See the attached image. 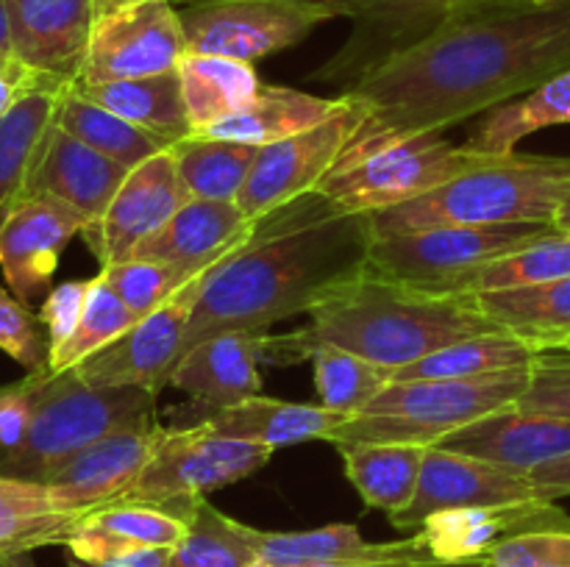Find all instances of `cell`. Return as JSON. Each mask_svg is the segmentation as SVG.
Listing matches in <instances>:
<instances>
[{
    "label": "cell",
    "mask_w": 570,
    "mask_h": 567,
    "mask_svg": "<svg viewBox=\"0 0 570 567\" xmlns=\"http://www.w3.org/2000/svg\"><path fill=\"white\" fill-rule=\"evenodd\" d=\"M566 70L570 0H490L393 53L340 92L356 115L340 161L443 133Z\"/></svg>",
    "instance_id": "obj_1"
},
{
    "label": "cell",
    "mask_w": 570,
    "mask_h": 567,
    "mask_svg": "<svg viewBox=\"0 0 570 567\" xmlns=\"http://www.w3.org/2000/svg\"><path fill=\"white\" fill-rule=\"evenodd\" d=\"M376 239L371 215L304 195L256 222L254 237L206 270L181 354L228 331H262L312 315L328 295L365 276Z\"/></svg>",
    "instance_id": "obj_2"
},
{
    "label": "cell",
    "mask_w": 570,
    "mask_h": 567,
    "mask_svg": "<svg viewBox=\"0 0 570 567\" xmlns=\"http://www.w3.org/2000/svg\"><path fill=\"white\" fill-rule=\"evenodd\" d=\"M501 331L473 292H434L410 284L362 276L328 295L309 322L289 334H265L262 361L298 365L323 345L401 370L434 350L479 334Z\"/></svg>",
    "instance_id": "obj_3"
},
{
    "label": "cell",
    "mask_w": 570,
    "mask_h": 567,
    "mask_svg": "<svg viewBox=\"0 0 570 567\" xmlns=\"http://www.w3.org/2000/svg\"><path fill=\"white\" fill-rule=\"evenodd\" d=\"M570 192V156H490L415 200L373 211L376 237L449 226L551 222Z\"/></svg>",
    "instance_id": "obj_4"
},
{
    "label": "cell",
    "mask_w": 570,
    "mask_h": 567,
    "mask_svg": "<svg viewBox=\"0 0 570 567\" xmlns=\"http://www.w3.org/2000/svg\"><path fill=\"white\" fill-rule=\"evenodd\" d=\"M529 378L532 367L482 378L390 381L367 409L348 417L328 442H410L434 448L449 434L515 406L527 395Z\"/></svg>",
    "instance_id": "obj_5"
},
{
    "label": "cell",
    "mask_w": 570,
    "mask_h": 567,
    "mask_svg": "<svg viewBox=\"0 0 570 567\" xmlns=\"http://www.w3.org/2000/svg\"><path fill=\"white\" fill-rule=\"evenodd\" d=\"M142 415H156L154 389L92 387L76 370L50 372L31 428L20 448L0 461V472L45 481L78 450Z\"/></svg>",
    "instance_id": "obj_6"
},
{
    "label": "cell",
    "mask_w": 570,
    "mask_h": 567,
    "mask_svg": "<svg viewBox=\"0 0 570 567\" xmlns=\"http://www.w3.org/2000/svg\"><path fill=\"white\" fill-rule=\"evenodd\" d=\"M551 222L510 226H449L429 231L376 237L367 256V276L410 284L434 292H468V284L493 261L551 237Z\"/></svg>",
    "instance_id": "obj_7"
},
{
    "label": "cell",
    "mask_w": 570,
    "mask_h": 567,
    "mask_svg": "<svg viewBox=\"0 0 570 567\" xmlns=\"http://www.w3.org/2000/svg\"><path fill=\"white\" fill-rule=\"evenodd\" d=\"M273 454L267 445L217 437L195 426L161 428L142 476L117 504L159 506L187 520L195 500L254 476Z\"/></svg>",
    "instance_id": "obj_8"
},
{
    "label": "cell",
    "mask_w": 570,
    "mask_h": 567,
    "mask_svg": "<svg viewBox=\"0 0 570 567\" xmlns=\"http://www.w3.org/2000/svg\"><path fill=\"white\" fill-rule=\"evenodd\" d=\"M484 159L490 156L473 153L465 142L454 145L443 139V133H429L340 161L317 192L340 211L373 215L429 195Z\"/></svg>",
    "instance_id": "obj_9"
},
{
    "label": "cell",
    "mask_w": 570,
    "mask_h": 567,
    "mask_svg": "<svg viewBox=\"0 0 570 567\" xmlns=\"http://www.w3.org/2000/svg\"><path fill=\"white\" fill-rule=\"evenodd\" d=\"M189 53L250 61L295 48L323 22L348 11L306 0H206L178 6Z\"/></svg>",
    "instance_id": "obj_10"
},
{
    "label": "cell",
    "mask_w": 570,
    "mask_h": 567,
    "mask_svg": "<svg viewBox=\"0 0 570 567\" xmlns=\"http://www.w3.org/2000/svg\"><path fill=\"white\" fill-rule=\"evenodd\" d=\"M187 33L173 0L131 6L95 20L76 83H111L176 70L187 56Z\"/></svg>",
    "instance_id": "obj_11"
},
{
    "label": "cell",
    "mask_w": 570,
    "mask_h": 567,
    "mask_svg": "<svg viewBox=\"0 0 570 567\" xmlns=\"http://www.w3.org/2000/svg\"><path fill=\"white\" fill-rule=\"evenodd\" d=\"M354 126L356 115L345 100V109L321 126L256 150L248 181L237 195L243 215L250 222H259L282 206L317 192L323 178L343 159Z\"/></svg>",
    "instance_id": "obj_12"
},
{
    "label": "cell",
    "mask_w": 570,
    "mask_h": 567,
    "mask_svg": "<svg viewBox=\"0 0 570 567\" xmlns=\"http://www.w3.org/2000/svg\"><path fill=\"white\" fill-rule=\"evenodd\" d=\"M204 276L193 278L167 304L134 322L120 339L72 367L78 378L92 387H145L159 395L181 356Z\"/></svg>",
    "instance_id": "obj_13"
},
{
    "label": "cell",
    "mask_w": 570,
    "mask_h": 567,
    "mask_svg": "<svg viewBox=\"0 0 570 567\" xmlns=\"http://www.w3.org/2000/svg\"><path fill=\"white\" fill-rule=\"evenodd\" d=\"M484 3L490 0H360L351 17L354 31L315 78L351 87L384 59Z\"/></svg>",
    "instance_id": "obj_14"
},
{
    "label": "cell",
    "mask_w": 570,
    "mask_h": 567,
    "mask_svg": "<svg viewBox=\"0 0 570 567\" xmlns=\"http://www.w3.org/2000/svg\"><path fill=\"white\" fill-rule=\"evenodd\" d=\"M156 415H142L104 434L50 472L42 484L53 489L59 504L76 515H92L95 509L117 504L134 487L148 465L154 445L161 434Z\"/></svg>",
    "instance_id": "obj_15"
},
{
    "label": "cell",
    "mask_w": 570,
    "mask_h": 567,
    "mask_svg": "<svg viewBox=\"0 0 570 567\" xmlns=\"http://www.w3.org/2000/svg\"><path fill=\"white\" fill-rule=\"evenodd\" d=\"M187 200L193 198L184 189L173 150L167 148L128 170L100 222L83 228V239L98 256L100 267L117 265L128 259L137 245L154 237Z\"/></svg>",
    "instance_id": "obj_16"
},
{
    "label": "cell",
    "mask_w": 570,
    "mask_h": 567,
    "mask_svg": "<svg viewBox=\"0 0 570 567\" xmlns=\"http://www.w3.org/2000/svg\"><path fill=\"white\" fill-rule=\"evenodd\" d=\"M87 220L70 206L50 198L26 195L0 220V272L11 295L31 304L48 292L59 259L83 233Z\"/></svg>",
    "instance_id": "obj_17"
},
{
    "label": "cell",
    "mask_w": 570,
    "mask_h": 567,
    "mask_svg": "<svg viewBox=\"0 0 570 567\" xmlns=\"http://www.w3.org/2000/svg\"><path fill=\"white\" fill-rule=\"evenodd\" d=\"M540 498L532 478L518 476L499 465L445 448H429L423 459L421 481L412 504L401 515L390 517L395 528H421L426 517L445 509L471 506H515Z\"/></svg>",
    "instance_id": "obj_18"
},
{
    "label": "cell",
    "mask_w": 570,
    "mask_h": 567,
    "mask_svg": "<svg viewBox=\"0 0 570 567\" xmlns=\"http://www.w3.org/2000/svg\"><path fill=\"white\" fill-rule=\"evenodd\" d=\"M128 170L53 122L28 176L26 195L59 200L87 220L100 222ZM22 195V198H26Z\"/></svg>",
    "instance_id": "obj_19"
},
{
    "label": "cell",
    "mask_w": 570,
    "mask_h": 567,
    "mask_svg": "<svg viewBox=\"0 0 570 567\" xmlns=\"http://www.w3.org/2000/svg\"><path fill=\"white\" fill-rule=\"evenodd\" d=\"M11 50L20 64L76 81L95 28L92 0H6Z\"/></svg>",
    "instance_id": "obj_20"
},
{
    "label": "cell",
    "mask_w": 570,
    "mask_h": 567,
    "mask_svg": "<svg viewBox=\"0 0 570 567\" xmlns=\"http://www.w3.org/2000/svg\"><path fill=\"white\" fill-rule=\"evenodd\" d=\"M256 556L276 567H315V565H432L421 534L395 543H367L351 523L309 528V531H262L245 526Z\"/></svg>",
    "instance_id": "obj_21"
},
{
    "label": "cell",
    "mask_w": 570,
    "mask_h": 567,
    "mask_svg": "<svg viewBox=\"0 0 570 567\" xmlns=\"http://www.w3.org/2000/svg\"><path fill=\"white\" fill-rule=\"evenodd\" d=\"M438 448L476 456L518 476H529L549 461L570 456V420L507 406L449 434Z\"/></svg>",
    "instance_id": "obj_22"
},
{
    "label": "cell",
    "mask_w": 570,
    "mask_h": 567,
    "mask_svg": "<svg viewBox=\"0 0 570 567\" xmlns=\"http://www.w3.org/2000/svg\"><path fill=\"white\" fill-rule=\"evenodd\" d=\"M237 200H187L154 237L137 245L128 259H154L187 272H206L254 237ZM126 261V259H122Z\"/></svg>",
    "instance_id": "obj_23"
},
{
    "label": "cell",
    "mask_w": 570,
    "mask_h": 567,
    "mask_svg": "<svg viewBox=\"0 0 570 567\" xmlns=\"http://www.w3.org/2000/svg\"><path fill=\"white\" fill-rule=\"evenodd\" d=\"M534 528H570V517L554 500H532L515 506H471L445 509L426 517L417 534L438 561L484 559L501 539Z\"/></svg>",
    "instance_id": "obj_24"
},
{
    "label": "cell",
    "mask_w": 570,
    "mask_h": 567,
    "mask_svg": "<svg viewBox=\"0 0 570 567\" xmlns=\"http://www.w3.org/2000/svg\"><path fill=\"white\" fill-rule=\"evenodd\" d=\"M265 334L228 331L204 339L178 356L167 384L189 395L200 411L226 409L262 395L259 361Z\"/></svg>",
    "instance_id": "obj_25"
},
{
    "label": "cell",
    "mask_w": 570,
    "mask_h": 567,
    "mask_svg": "<svg viewBox=\"0 0 570 567\" xmlns=\"http://www.w3.org/2000/svg\"><path fill=\"white\" fill-rule=\"evenodd\" d=\"M348 420L321 404H287V400L254 395L226 409L200 411L198 420L189 426L217 437L243 439V442L267 445V448H287V445L326 439Z\"/></svg>",
    "instance_id": "obj_26"
},
{
    "label": "cell",
    "mask_w": 570,
    "mask_h": 567,
    "mask_svg": "<svg viewBox=\"0 0 570 567\" xmlns=\"http://www.w3.org/2000/svg\"><path fill=\"white\" fill-rule=\"evenodd\" d=\"M343 109V94H337V98H317V94L301 92V89L267 87V83H262L254 103L245 106L237 115L226 117V120L215 122V126L200 133L204 137L234 139V142L265 148V145L295 137V133L306 131V128L321 126L323 120L340 115Z\"/></svg>",
    "instance_id": "obj_27"
},
{
    "label": "cell",
    "mask_w": 570,
    "mask_h": 567,
    "mask_svg": "<svg viewBox=\"0 0 570 567\" xmlns=\"http://www.w3.org/2000/svg\"><path fill=\"white\" fill-rule=\"evenodd\" d=\"M81 520L83 515L65 509L48 484L0 472V559L67 545Z\"/></svg>",
    "instance_id": "obj_28"
},
{
    "label": "cell",
    "mask_w": 570,
    "mask_h": 567,
    "mask_svg": "<svg viewBox=\"0 0 570 567\" xmlns=\"http://www.w3.org/2000/svg\"><path fill=\"white\" fill-rule=\"evenodd\" d=\"M72 89L83 94L92 103L115 111L122 120L156 133L165 142H178V139L193 133L187 106H184L181 78L176 70L159 72L148 78H131V81H111V83H76Z\"/></svg>",
    "instance_id": "obj_29"
},
{
    "label": "cell",
    "mask_w": 570,
    "mask_h": 567,
    "mask_svg": "<svg viewBox=\"0 0 570 567\" xmlns=\"http://www.w3.org/2000/svg\"><path fill=\"white\" fill-rule=\"evenodd\" d=\"M334 448L343 456L345 476L367 509L395 517L412 504L429 448L410 442H351Z\"/></svg>",
    "instance_id": "obj_30"
},
{
    "label": "cell",
    "mask_w": 570,
    "mask_h": 567,
    "mask_svg": "<svg viewBox=\"0 0 570 567\" xmlns=\"http://www.w3.org/2000/svg\"><path fill=\"white\" fill-rule=\"evenodd\" d=\"M476 304L501 331L527 339L538 350L570 339V278L529 287L484 289Z\"/></svg>",
    "instance_id": "obj_31"
},
{
    "label": "cell",
    "mask_w": 570,
    "mask_h": 567,
    "mask_svg": "<svg viewBox=\"0 0 570 567\" xmlns=\"http://www.w3.org/2000/svg\"><path fill=\"white\" fill-rule=\"evenodd\" d=\"M184 106H187L193 133L206 131L215 122L237 115L254 103L262 81L250 61L226 59V56L187 53L178 61Z\"/></svg>",
    "instance_id": "obj_32"
},
{
    "label": "cell",
    "mask_w": 570,
    "mask_h": 567,
    "mask_svg": "<svg viewBox=\"0 0 570 567\" xmlns=\"http://www.w3.org/2000/svg\"><path fill=\"white\" fill-rule=\"evenodd\" d=\"M72 81H53L37 89L0 120V220L26 195L28 176L45 137L53 128L56 111Z\"/></svg>",
    "instance_id": "obj_33"
},
{
    "label": "cell",
    "mask_w": 570,
    "mask_h": 567,
    "mask_svg": "<svg viewBox=\"0 0 570 567\" xmlns=\"http://www.w3.org/2000/svg\"><path fill=\"white\" fill-rule=\"evenodd\" d=\"M570 122V70L549 78L532 92L482 115L471 137L465 139L473 153L510 156L532 133Z\"/></svg>",
    "instance_id": "obj_34"
},
{
    "label": "cell",
    "mask_w": 570,
    "mask_h": 567,
    "mask_svg": "<svg viewBox=\"0 0 570 567\" xmlns=\"http://www.w3.org/2000/svg\"><path fill=\"white\" fill-rule=\"evenodd\" d=\"M540 350L527 339L512 337L507 331L479 334L460 339L412 365L393 372V381H421V378H482L507 370H527L532 367Z\"/></svg>",
    "instance_id": "obj_35"
},
{
    "label": "cell",
    "mask_w": 570,
    "mask_h": 567,
    "mask_svg": "<svg viewBox=\"0 0 570 567\" xmlns=\"http://www.w3.org/2000/svg\"><path fill=\"white\" fill-rule=\"evenodd\" d=\"M56 126L65 128L67 133H72L81 142H87L98 153L109 156L111 161L122 165L126 170H134L142 161H148L150 156L170 148V142H165L156 133L134 126V122L115 115V111L104 109V106L78 94L72 83L65 92V98H61L59 111H56Z\"/></svg>",
    "instance_id": "obj_36"
},
{
    "label": "cell",
    "mask_w": 570,
    "mask_h": 567,
    "mask_svg": "<svg viewBox=\"0 0 570 567\" xmlns=\"http://www.w3.org/2000/svg\"><path fill=\"white\" fill-rule=\"evenodd\" d=\"M170 150L189 198L237 200L259 148L234 142V139L189 133V137L173 142Z\"/></svg>",
    "instance_id": "obj_37"
},
{
    "label": "cell",
    "mask_w": 570,
    "mask_h": 567,
    "mask_svg": "<svg viewBox=\"0 0 570 567\" xmlns=\"http://www.w3.org/2000/svg\"><path fill=\"white\" fill-rule=\"evenodd\" d=\"M312 367L317 404L345 417L365 411L367 404L393 381V370L332 345H323L312 354Z\"/></svg>",
    "instance_id": "obj_38"
},
{
    "label": "cell",
    "mask_w": 570,
    "mask_h": 567,
    "mask_svg": "<svg viewBox=\"0 0 570 567\" xmlns=\"http://www.w3.org/2000/svg\"><path fill=\"white\" fill-rule=\"evenodd\" d=\"M187 526V537L173 548L167 567H245L256 559L243 523L223 515L206 498L195 500Z\"/></svg>",
    "instance_id": "obj_39"
},
{
    "label": "cell",
    "mask_w": 570,
    "mask_h": 567,
    "mask_svg": "<svg viewBox=\"0 0 570 567\" xmlns=\"http://www.w3.org/2000/svg\"><path fill=\"white\" fill-rule=\"evenodd\" d=\"M137 320L139 317L122 304L120 295H117L104 278L95 276L92 287H89V295H87V304H83L81 320H78L76 331H72V337L67 339L65 348H59L53 356H50L48 370L50 372L72 370V367H78L81 361H87L89 356L104 350L106 345L120 339Z\"/></svg>",
    "instance_id": "obj_40"
},
{
    "label": "cell",
    "mask_w": 570,
    "mask_h": 567,
    "mask_svg": "<svg viewBox=\"0 0 570 567\" xmlns=\"http://www.w3.org/2000/svg\"><path fill=\"white\" fill-rule=\"evenodd\" d=\"M566 278H570V233L554 231L551 237L538 239V242L484 267L468 284V292L529 287V284L566 281Z\"/></svg>",
    "instance_id": "obj_41"
},
{
    "label": "cell",
    "mask_w": 570,
    "mask_h": 567,
    "mask_svg": "<svg viewBox=\"0 0 570 567\" xmlns=\"http://www.w3.org/2000/svg\"><path fill=\"white\" fill-rule=\"evenodd\" d=\"M117 295L122 304L142 320L145 315L159 309L161 304L173 298L181 287H187L193 278L204 276V272H187L176 265L154 259H126L117 265L100 267L98 272Z\"/></svg>",
    "instance_id": "obj_42"
},
{
    "label": "cell",
    "mask_w": 570,
    "mask_h": 567,
    "mask_svg": "<svg viewBox=\"0 0 570 567\" xmlns=\"http://www.w3.org/2000/svg\"><path fill=\"white\" fill-rule=\"evenodd\" d=\"M81 523L89 528H98V531L128 539V543L150 545V548H178L189 531L184 517L145 504L104 506V509H95L92 515L83 517Z\"/></svg>",
    "instance_id": "obj_43"
},
{
    "label": "cell",
    "mask_w": 570,
    "mask_h": 567,
    "mask_svg": "<svg viewBox=\"0 0 570 567\" xmlns=\"http://www.w3.org/2000/svg\"><path fill=\"white\" fill-rule=\"evenodd\" d=\"M0 350L28 372L48 370V331L39 315L28 309L11 289L0 287Z\"/></svg>",
    "instance_id": "obj_44"
},
{
    "label": "cell",
    "mask_w": 570,
    "mask_h": 567,
    "mask_svg": "<svg viewBox=\"0 0 570 567\" xmlns=\"http://www.w3.org/2000/svg\"><path fill=\"white\" fill-rule=\"evenodd\" d=\"M515 406L570 420V348H543L534 356L529 389Z\"/></svg>",
    "instance_id": "obj_45"
},
{
    "label": "cell",
    "mask_w": 570,
    "mask_h": 567,
    "mask_svg": "<svg viewBox=\"0 0 570 567\" xmlns=\"http://www.w3.org/2000/svg\"><path fill=\"white\" fill-rule=\"evenodd\" d=\"M484 567H570V528H534L501 539Z\"/></svg>",
    "instance_id": "obj_46"
},
{
    "label": "cell",
    "mask_w": 570,
    "mask_h": 567,
    "mask_svg": "<svg viewBox=\"0 0 570 567\" xmlns=\"http://www.w3.org/2000/svg\"><path fill=\"white\" fill-rule=\"evenodd\" d=\"M48 376L50 370H37L28 372L22 381L0 387V461L14 454L26 439Z\"/></svg>",
    "instance_id": "obj_47"
},
{
    "label": "cell",
    "mask_w": 570,
    "mask_h": 567,
    "mask_svg": "<svg viewBox=\"0 0 570 567\" xmlns=\"http://www.w3.org/2000/svg\"><path fill=\"white\" fill-rule=\"evenodd\" d=\"M89 287H92V278H89V281H65L45 295L42 309H39V320H42L45 331H48V359L56 350L65 348V342L72 337V331H76L78 320H81L83 304H87Z\"/></svg>",
    "instance_id": "obj_48"
},
{
    "label": "cell",
    "mask_w": 570,
    "mask_h": 567,
    "mask_svg": "<svg viewBox=\"0 0 570 567\" xmlns=\"http://www.w3.org/2000/svg\"><path fill=\"white\" fill-rule=\"evenodd\" d=\"M53 81H61V78L31 70V67L20 64L17 59L0 61V120H3L20 100H26L28 94L48 87V83Z\"/></svg>",
    "instance_id": "obj_49"
},
{
    "label": "cell",
    "mask_w": 570,
    "mask_h": 567,
    "mask_svg": "<svg viewBox=\"0 0 570 567\" xmlns=\"http://www.w3.org/2000/svg\"><path fill=\"white\" fill-rule=\"evenodd\" d=\"M529 478H532L540 498L546 500L566 498V495H570V456H562V459L538 467V470L529 472Z\"/></svg>",
    "instance_id": "obj_50"
},
{
    "label": "cell",
    "mask_w": 570,
    "mask_h": 567,
    "mask_svg": "<svg viewBox=\"0 0 570 567\" xmlns=\"http://www.w3.org/2000/svg\"><path fill=\"white\" fill-rule=\"evenodd\" d=\"M14 59V50H11V28H9V9H6V0H0V61Z\"/></svg>",
    "instance_id": "obj_51"
},
{
    "label": "cell",
    "mask_w": 570,
    "mask_h": 567,
    "mask_svg": "<svg viewBox=\"0 0 570 567\" xmlns=\"http://www.w3.org/2000/svg\"><path fill=\"white\" fill-rule=\"evenodd\" d=\"M95 3V17H109L115 11L131 9V6H142V3H154V0H92Z\"/></svg>",
    "instance_id": "obj_52"
},
{
    "label": "cell",
    "mask_w": 570,
    "mask_h": 567,
    "mask_svg": "<svg viewBox=\"0 0 570 567\" xmlns=\"http://www.w3.org/2000/svg\"><path fill=\"white\" fill-rule=\"evenodd\" d=\"M176 6H193V3H206V0H173ZM306 3H328V6H340V9L348 11V17H354L356 3L360 0H306Z\"/></svg>",
    "instance_id": "obj_53"
},
{
    "label": "cell",
    "mask_w": 570,
    "mask_h": 567,
    "mask_svg": "<svg viewBox=\"0 0 570 567\" xmlns=\"http://www.w3.org/2000/svg\"><path fill=\"white\" fill-rule=\"evenodd\" d=\"M554 228H557V231H566V233H570V192L566 195V200H562L560 211H557V217H554Z\"/></svg>",
    "instance_id": "obj_54"
},
{
    "label": "cell",
    "mask_w": 570,
    "mask_h": 567,
    "mask_svg": "<svg viewBox=\"0 0 570 567\" xmlns=\"http://www.w3.org/2000/svg\"><path fill=\"white\" fill-rule=\"evenodd\" d=\"M0 567H37V565H33L31 554H14V556H3V559H0Z\"/></svg>",
    "instance_id": "obj_55"
},
{
    "label": "cell",
    "mask_w": 570,
    "mask_h": 567,
    "mask_svg": "<svg viewBox=\"0 0 570 567\" xmlns=\"http://www.w3.org/2000/svg\"><path fill=\"white\" fill-rule=\"evenodd\" d=\"M417 567H484L482 559L476 561H432V565H417Z\"/></svg>",
    "instance_id": "obj_56"
},
{
    "label": "cell",
    "mask_w": 570,
    "mask_h": 567,
    "mask_svg": "<svg viewBox=\"0 0 570 567\" xmlns=\"http://www.w3.org/2000/svg\"><path fill=\"white\" fill-rule=\"evenodd\" d=\"M67 567H126V565H117V561H81L70 556V565Z\"/></svg>",
    "instance_id": "obj_57"
},
{
    "label": "cell",
    "mask_w": 570,
    "mask_h": 567,
    "mask_svg": "<svg viewBox=\"0 0 570 567\" xmlns=\"http://www.w3.org/2000/svg\"><path fill=\"white\" fill-rule=\"evenodd\" d=\"M315 567H417V565H315Z\"/></svg>",
    "instance_id": "obj_58"
},
{
    "label": "cell",
    "mask_w": 570,
    "mask_h": 567,
    "mask_svg": "<svg viewBox=\"0 0 570 567\" xmlns=\"http://www.w3.org/2000/svg\"><path fill=\"white\" fill-rule=\"evenodd\" d=\"M245 567H276V565H271V561H265V559H259V556H256V559L248 561Z\"/></svg>",
    "instance_id": "obj_59"
},
{
    "label": "cell",
    "mask_w": 570,
    "mask_h": 567,
    "mask_svg": "<svg viewBox=\"0 0 570 567\" xmlns=\"http://www.w3.org/2000/svg\"><path fill=\"white\" fill-rule=\"evenodd\" d=\"M560 348H570V339H566V342H562V345H560Z\"/></svg>",
    "instance_id": "obj_60"
}]
</instances>
